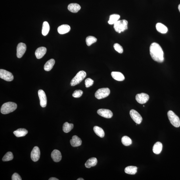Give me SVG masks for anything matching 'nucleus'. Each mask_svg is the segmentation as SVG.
Listing matches in <instances>:
<instances>
[{
  "label": "nucleus",
  "instance_id": "2",
  "mask_svg": "<svg viewBox=\"0 0 180 180\" xmlns=\"http://www.w3.org/2000/svg\"><path fill=\"white\" fill-rule=\"evenodd\" d=\"M17 108V105L13 102H9L4 104L1 106V111L2 114H7L13 112Z\"/></svg>",
  "mask_w": 180,
  "mask_h": 180
},
{
  "label": "nucleus",
  "instance_id": "7",
  "mask_svg": "<svg viewBox=\"0 0 180 180\" xmlns=\"http://www.w3.org/2000/svg\"><path fill=\"white\" fill-rule=\"evenodd\" d=\"M0 77L7 81H12L14 78L13 75L12 73L3 69L0 70Z\"/></svg>",
  "mask_w": 180,
  "mask_h": 180
},
{
  "label": "nucleus",
  "instance_id": "8",
  "mask_svg": "<svg viewBox=\"0 0 180 180\" xmlns=\"http://www.w3.org/2000/svg\"><path fill=\"white\" fill-rule=\"evenodd\" d=\"M130 115L133 120L137 124H141L143 120L142 117L137 111L131 110L130 112Z\"/></svg>",
  "mask_w": 180,
  "mask_h": 180
},
{
  "label": "nucleus",
  "instance_id": "38",
  "mask_svg": "<svg viewBox=\"0 0 180 180\" xmlns=\"http://www.w3.org/2000/svg\"><path fill=\"white\" fill-rule=\"evenodd\" d=\"M84 179H83V178H79L78 179H77V180H84Z\"/></svg>",
  "mask_w": 180,
  "mask_h": 180
},
{
  "label": "nucleus",
  "instance_id": "1",
  "mask_svg": "<svg viewBox=\"0 0 180 180\" xmlns=\"http://www.w3.org/2000/svg\"><path fill=\"white\" fill-rule=\"evenodd\" d=\"M151 56L155 61L162 63L164 61V53L162 47L158 43H154L150 47Z\"/></svg>",
  "mask_w": 180,
  "mask_h": 180
},
{
  "label": "nucleus",
  "instance_id": "14",
  "mask_svg": "<svg viewBox=\"0 0 180 180\" xmlns=\"http://www.w3.org/2000/svg\"><path fill=\"white\" fill-rule=\"evenodd\" d=\"M51 158L55 162H60L61 160L62 156L61 153L59 150H54L52 152L51 154Z\"/></svg>",
  "mask_w": 180,
  "mask_h": 180
},
{
  "label": "nucleus",
  "instance_id": "25",
  "mask_svg": "<svg viewBox=\"0 0 180 180\" xmlns=\"http://www.w3.org/2000/svg\"><path fill=\"white\" fill-rule=\"evenodd\" d=\"M137 167L135 166H127L125 169V172L128 174L134 175L137 172Z\"/></svg>",
  "mask_w": 180,
  "mask_h": 180
},
{
  "label": "nucleus",
  "instance_id": "27",
  "mask_svg": "<svg viewBox=\"0 0 180 180\" xmlns=\"http://www.w3.org/2000/svg\"><path fill=\"white\" fill-rule=\"evenodd\" d=\"M120 16L118 14H113L111 15L110 16L109 20L108 21V23L110 24H114L119 20Z\"/></svg>",
  "mask_w": 180,
  "mask_h": 180
},
{
  "label": "nucleus",
  "instance_id": "5",
  "mask_svg": "<svg viewBox=\"0 0 180 180\" xmlns=\"http://www.w3.org/2000/svg\"><path fill=\"white\" fill-rule=\"evenodd\" d=\"M167 116L169 121L174 127H179L180 126L179 118L172 111H169L167 112Z\"/></svg>",
  "mask_w": 180,
  "mask_h": 180
},
{
  "label": "nucleus",
  "instance_id": "4",
  "mask_svg": "<svg viewBox=\"0 0 180 180\" xmlns=\"http://www.w3.org/2000/svg\"><path fill=\"white\" fill-rule=\"evenodd\" d=\"M86 75V73L85 71H80L77 73L75 76L72 79L70 82V85L72 86H74L78 84L83 80Z\"/></svg>",
  "mask_w": 180,
  "mask_h": 180
},
{
  "label": "nucleus",
  "instance_id": "20",
  "mask_svg": "<svg viewBox=\"0 0 180 180\" xmlns=\"http://www.w3.org/2000/svg\"><path fill=\"white\" fill-rule=\"evenodd\" d=\"M97 158H89L86 162L85 165L87 168H91V167L95 166L97 164Z\"/></svg>",
  "mask_w": 180,
  "mask_h": 180
},
{
  "label": "nucleus",
  "instance_id": "22",
  "mask_svg": "<svg viewBox=\"0 0 180 180\" xmlns=\"http://www.w3.org/2000/svg\"><path fill=\"white\" fill-rule=\"evenodd\" d=\"M28 131L26 129H20L14 131V134L16 137H24L27 133H28Z\"/></svg>",
  "mask_w": 180,
  "mask_h": 180
},
{
  "label": "nucleus",
  "instance_id": "9",
  "mask_svg": "<svg viewBox=\"0 0 180 180\" xmlns=\"http://www.w3.org/2000/svg\"><path fill=\"white\" fill-rule=\"evenodd\" d=\"M135 99L138 103L143 104L148 101L149 99V96L147 94L142 93L137 94L136 96Z\"/></svg>",
  "mask_w": 180,
  "mask_h": 180
},
{
  "label": "nucleus",
  "instance_id": "26",
  "mask_svg": "<svg viewBox=\"0 0 180 180\" xmlns=\"http://www.w3.org/2000/svg\"><path fill=\"white\" fill-rule=\"evenodd\" d=\"M93 131L96 134L100 137L103 138L105 135V133H104L103 129L99 127H94Z\"/></svg>",
  "mask_w": 180,
  "mask_h": 180
},
{
  "label": "nucleus",
  "instance_id": "28",
  "mask_svg": "<svg viewBox=\"0 0 180 180\" xmlns=\"http://www.w3.org/2000/svg\"><path fill=\"white\" fill-rule=\"evenodd\" d=\"M50 30V26L47 22H44L43 25L42 33L44 36H46L49 33Z\"/></svg>",
  "mask_w": 180,
  "mask_h": 180
},
{
  "label": "nucleus",
  "instance_id": "21",
  "mask_svg": "<svg viewBox=\"0 0 180 180\" xmlns=\"http://www.w3.org/2000/svg\"><path fill=\"white\" fill-rule=\"evenodd\" d=\"M162 145L160 142H157L155 144L153 147V152L155 154H158L162 152Z\"/></svg>",
  "mask_w": 180,
  "mask_h": 180
},
{
  "label": "nucleus",
  "instance_id": "34",
  "mask_svg": "<svg viewBox=\"0 0 180 180\" xmlns=\"http://www.w3.org/2000/svg\"><path fill=\"white\" fill-rule=\"evenodd\" d=\"M83 92L81 90H77L75 91L72 94V96L75 98H79L82 96Z\"/></svg>",
  "mask_w": 180,
  "mask_h": 180
},
{
  "label": "nucleus",
  "instance_id": "35",
  "mask_svg": "<svg viewBox=\"0 0 180 180\" xmlns=\"http://www.w3.org/2000/svg\"><path fill=\"white\" fill-rule=\"evenodd\" d=\"M94 83V81L91 78H87L85 80V87L87 88L91 87L93 85Z\"/></svg>",
  "mask_w": 180,
  "mask_h": 180
},
{
  "label": "nucleus",
  "instance_id": "33",
  "mask_svg": "<svg viewBox=\"0 0 180 180\" xmlns=\"http://www.w3.org/2000/svg\"><path fill=\"white\" fill-rule=\"evenodd\" d=\"M114 49L118 53H122L123 52V49L122 47L118 43L114 44Z\"/></svg>",
  "mask_w": 180,
  "mask_h": 180
},
{
  "label": "nucleus",
  "instance_id": "31",
  "mask_svg": "<svg viewBox=\"0 0 180 180\" xmlns=\"http://www.w3.org/2000/svg\"><path fill=\"white\" fill-rule=\"evenodd\" d=\"M97 39L96 38L93 36H89L87 37L86 39V42L87 46H91L94 43L97 41Z\"/></svg>",
  "mask_w": 180,
  "mask_h": 180
},
{
  "label": "nucleus",
  "instance_id": "15",
  "mask_svg": "<svg viewBox=\"0 0 180 180\" xmlns=\"http://www.w3.org/2000/svg\"><path fill=\"white\" fill-rule=\"evenodd\" d=\"M47 51V49L45 47H39L36 50L35 55L37 59H41L45 55Z\"/></svg>",
  "mask_w": 180,
  "mask_h": 180
},
{
  "label": "nucleus",
  "instance_id": "29",
  "mask_svg": "<svg viewBox=\"0 0 180 180\" xmlns=\"http://www.w3.org/2000/svg\"><path fill=\"white\" fill-rule=\"evenodd\" d=\"M74 125L72 123H69L66 122L63 125V131L64 133H67L72 130L74 128Z\"/></svg>",
  "mask_w": 180,
  "mask_h": 180
},
{
  "label": "nucleus",
  "instance_id": "18",
  "mask_svg": "<svg viewBox=\"0 0 180 180\" xmlns=\"http://www.w3.org/2000/svg\"><path fill=\"white\" fill-rule=\"evenodd\" d=\"M81 9L80 5L76 3L70 4L68 6V10L72 13H77Z\"/></svg>",
  "mask_w": 180,
  "mask_h": 180
},
{
  "label": "nucleus",
  "instance_id": "36",
  "mask_svg": "<svg viewBox=\"0 0 180 180\" xmlns=\"http://www.w3.org/2000/svg\"><path fill=\"white\" fill-rule=\"evenodd\" d=\"M12 180H22V178L18 173H15L12 175Z\"/></svg>",
  "mask_w": 180,
  "mask_h": 180
},
{
  "label": "nucleus",
  "instance_id": "11",
  "mask_svg": "<svg viewBox=\"0 0 180 180\" xmlns=\"http://www.w3.org/2000/svg\"><path fill=\"white\" fill-rule=\"evenodd\" d=\"M38 95L40 100V104L43 108H45L47 105V97L44 91L40 89L38 91Z\"/></svg>",
  "mask_w": 180,
  "mask_h": 180
},
{
  "label": "nucleus",
  "instance_id": "10",
  "mask_svg": "<svg viewBox=\"0 0 180 180\" xmlns=\"http://www.w3.org/2000/svg\"><path fill=\"white\" fill-rule=\"evenodd\" d=\"M26 46L25 43H21L18 44L17 47V56L18 58H21L26 52Z\"/></svg>",
  "mask_w": 180,
  "mask_h": 180
},
{
  "label": "nucleus",
  "instance_id": "13",
  "mask_svg": "<svg viewBox=\"0 0 180 180\" xmlns=\"http://www.w3.org/2000/svg\"><path fill=\"white\" fill-rule=\"evenodd\" d=\"M97 113L100 116L107 118H112L113 116L111 111L105 109H100L97 110Z\"/></svg>",
  "mask_w": 180,
  "mask_h": 180
},
{
  "label": "nucleus",
  "instance_id": "16",
  "mask_svg": "<svg viewBox=\"0 0 180 180\" xmlns=\"http://www.w3.org/2000/svg\"><path fill=\"white\" fill-rule=\"evenodd\" d=\"M71 145L73 147H76L80 146L82 144V141L80 138L76 135L73 136L72 139L70 140Z\"/></svg>",
  "mask_w": 180,
  "mask_h": 180
},
{
  "label": "nucleus",
  "instance_id": "23",
  "mask_svg": "<svg viewBox=\"0 0 180 180\" xmlns=\"http://www.w3.org/2000/svg\"><path fill=\"white\" fill-rule=\"evenodd\" d=\"M55 63V61L53 59H51L48 61L44 67V70L47 72L51 70L53 68Z\"/></svg>",
  "mask_w": 180,
  "mask_h": 180
},
{
  "label": "nucleus",
  "instance_id": "3",
  "mask_svg": "<svg viewBox=\"0 0 180 180\" xmlns=\"http://www.w3.org/2000/svg\"><path fill=\"white\" fill-rule=\"evenodd\" d=\"M127 25L128 22L127 20H120L114 24V27L116 32L120 33L127 30Z\"/></svg>",
  "mask_w": 180,
  "mask_h": 180
},
{
  "label": "nucleus",
  "instance_id": "37",
  "mask_svg": "<svg viewBox=\"0 0 180 180\" xmlns=\"http://www.w3.org/2000/svg\"><path fill=\"white\" fill-rule=\"evenodd\" d=\"M58 179L56 178L55 177H51L49 179V180H58Z\"/></svg>",
  "mask_w": 180,
  "mask_h": 180
},
{
  "label": "nucleus",
  "instance_id": "24",
  "mask_svg": "<svg viewBox=\"0 0 180 180\" xmlns=\"http://www.w3.org/2000/svg\"><path fill=\"white\" fill-rule=\"evenodd\" d=\"M156 30L159 32L163 34L166 33L168 31V29L164 25L160 23H158L156 25Z\"/></svg>",
  "mask_w": 180,
  "mask_h": 180
},
{
  "label": "nucleus",
  "instance_id": "6",
  "mask_svg": "<svg viewBox=\"0 0 180 180\" xmlns=\"http://www.w3.org/2000/svg\"><path fill=\"white\" fill-rule=\"evenodd\" d=\"M110 90L108 88H103L97 90L95 94V96L98 99H101L108 97L110 95Z\"/></svg>",
  "mask_w": 180,
  "mask_h": 180
},
{
  "label": "nucleus",
  "instance_id": "19",
  "mask_svg": "<svg viewBox=\"0 0 180 180\" xmlns=\"http://www.w3.org/2000/svg\"><path fill=\"white\" fill-rule=\"evenodd\" d=\"M112 78L118 81H122L125 79V77L122 73L119 72H113L111 73Z\"/></svg>",
  "mask_w": 180,
  "mask_h": 180
},
{
  "label": "nucleus",
  "instance_id": "17",
  "mask_svg": "<svg viewBox=\"0 0 180 180\" xmlns=\"http://www.w3.org/2000/svg\"><path fill=\"white\" fill-rule=\"evenodd\" d=\"M70 27L67 24H63L58 27V33L61 35H63L67 33L70 31Z\"/></svg>",
  "mask_w": 180,
  "mask_h": 180
},
{
  "label": "nucleus",
  "instance_id": "12",
  "mask_svg": "<svg viewBox=\"0 0 180 180\" xmlns=\"http://www.w3.org/2000/svg\"><path fill=\"white\" fill-rule=\"evenodd\" d=\"M40 150L37 146H35L33 148L31 153V160L34 162H36L39 160L40 157Z\"/></svg>",
  "mask_w": 180,
  "mask_h": 180
},
{
  "label": "nucleus",
  "instance_id": "30",
  "mask_svg": "<svg viewBox=\"0 0 180 180\" xmlns=\"http://www.w3.org/2000/svg\"><path fill=\"white\" fill-rule=\"evenodd\" d=\"M121 142L123 145L125 146L131 145L132 143L130 138L127 136H125L122 138Z\"/></svg>",
  "mask_w": 180,
  "mask_h": 180
},
{
  "label": "nucleus",
  "instance_id": "39",
  "mask_svg": "<svg viewBox=\"0 0 180 180\" xmlns=\"http://www.w3.org/2000/svg\"><path fill=\"white\" fill-rule=\"evenodd\" d=\"M178 9H179V11L180 12V4L178 6Z\"/></svg>",
  "mask_w": 180,
  "mask_h": 180
},
{
  "label": "nucleus",
  "instance_id": "32",
  "mask_svg": "<svg viewBox=\"0 0 180 180\" xmlns=\"http://www.w3.org/2000/svg\"><path fill=\"white\" fill-rule=\"evenodd\" d=\"M14 156L11 152H8L3 157L2 160L3 162H7L13 160Z\"/></svg>",
  "mask_w": 180,
  "mask_h": 180
}]
</instances>
